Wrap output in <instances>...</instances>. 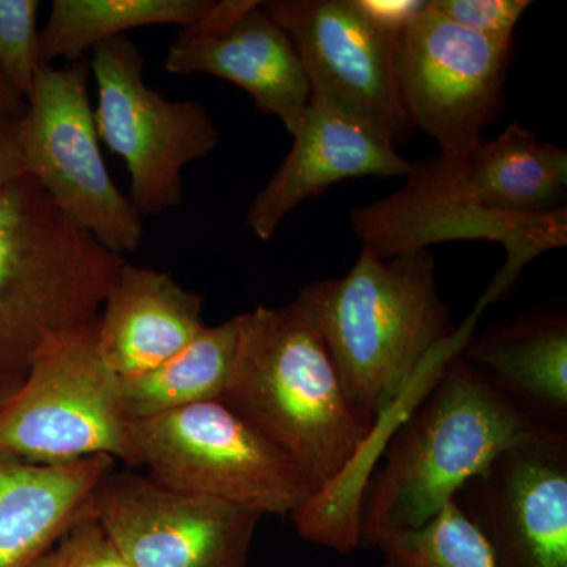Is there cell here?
Wrapping results in <instances>:
<instances>
[{"mask_svg":"<svg viewBox=\"0 0 567 567\" xmlns=\"http://www.w3.org/2000/svg\"><path fill=\"white\" fill-rule=\"evenodd\" d=\"M529 6L528 0H427L440 17L499 41H514V29Z\"/></svg>","mask_w":567,"mask_h":567,"instance_id":"cb8c5ba5","label":"cell"},{"mask_svg":"<svg viewBox=\"0 0 567 567\" xmlns=\"http://www.w3.org/2000/svg\"><path fill=\"white\" fill-rule=\"evenodd\" d=\"M514 41L480 35L427 7L399 32L394 48L399 100L410 125L458 156L483 142L505 104Z\"/></svg>","mask_w":567,"mask_h":567,"instance_id":"30bf717a","label":"cell"},{"mask_svg":"<svg viewBox=\"0 0 567 567\" xmlns=\"http://www.w3.org/2000/svg\"><path fill=\"white\" fill-rule=\"evenodd\" d=\"M0 453L41 465L107 457L140 466L121 377L100 353L96 323L35 358L0 409Z\"/></svg>","mask_w":567,"mask_h":567,"instance_id":"5b68a950","label":"cell"},{"mask_svg":"<svg viewBox=\"0 0 567 567\" xmlns=\"http://www.w3.org/2000/svg\"><path fill=\"white\" fill-rule=\"evenodd\" d=\"M167 73L208 74L238 85L257 110L292 134L309 103V84L292 40L256 0H221L182 29L163 61Z\"/></svg>","mask_w":567,"mask_h":567,"instance_id":"5bb4252c","label":"cell"},{"mask_svg":"<svg viewBox=\"0 0 567 567\" xmlns=\"http://www.w3.org/2000/svg\"><path fill=\"white\" fill-rule=\"evenodd\" d=\"M290 136L289 155L246 213V226L262 241L275 237L298 205L320 196L334 183L354 177H405L412 167L385 134L319 89H309L308 107Z\"/></svg>","mask_w":567,"mask_h":567,"instance_id":"9a60e30c","label":"cell"},{"mask_svg":"<svg viewBox=\"0 0 567 567\" xmlns=\"http://www.w3.org/2000/svg\"><path fill=\"white\" fill-rule=\"evenodd\" d=\"M115 465L107 457L41 465L0 453V567H32L91 517L93 495Z\"/></svg>","mask_w":567,"mask_h":567,"instance_id":"e0dca14e","label":"cell"},{"mask_svg":"<svg viewBox=\"0 0 567 567\" xmlns=\"http://www.w3.org/2000/svg\"><path fill=\"white\" fill-rule=\"evenodd\" d=\"M32 567H130L92 516L76 527Z\"/></svg>","mask_w":567,"mask_h":567,"instance_id":"d4e9b609","label":"cell"},{"mask_svg":"<svg viewBox=\"0 0 567 567\" xmlns=\"http://www.w3.org/2000/svg\"><path fill=\"white\" fill-rule=\"evenodd\" d=\"M18 118L0 115V188L25 175L18 140Z\"/></svg>","mask_w":567,"mask_h":567,"instance_id":"4316f807","label":"cell"},{"mask_svg":"<svg viewBox=\"0 0 567 567\" xmlns=\"http://www.w3.org/2000/svg\"><path fill=\"white\" fill-rule=\"evenodd\" d=\"M330 354L350 405L375 435L402 420L472 341L480 312L456 330L429 249L377 256L361 249L342 278L295 298Z\"/></svg>","mask_w":567,"mask_h":567,"instance_id":"6da1fadb","label":"cell"},{"mask_svg":"<svg viewBox=\"0 0 567 567\" xmlns=\"http://www.w3.org/2000/svg\"><path fill=\"white\" fill-rule=\"evenodd\" d=\"M24 377L25 374H20V372L7 371V369L0 368V409L10 401L11 395L20 388Z\"/></svg>","mask_w":567,"mask_h":567,"instance_id":"f1b7e54d","label":"cell"},{"mask_svg":"<svg viewBox=\"0 0 567 567\" xmlns=\"http://www.w3.org/2000/svg\"><path fill=\"white\" fill-rule=\"evenodd\" d=\"M405 178L398 193L352 213L354 235L363 248L383 259L451 240L505 246L506 262L477 300V312L505 297L537 256L566 246V207L537 216L491 210L466 181L462 155H440L412 164Z\"/></svg>","mask_w":567,"mask_h":567,"instance_id":"52a82bcc","label":"cell"},{"mask_svg":"<svg viewBox=\"0 0 567 567\" xmlns=\"http://www.w3.org/2000/svg\"><path fill=\"white\" fill-rule=\"evenodd\" d=\"M462 357L536 424L567 423V319L533 312L470 341Z\"/></svg>","mask_w":567,"mask_h":567,"instance_id":"ac0fdd59","label":"cell"},{"mask_svg":"<svg viewBox=\"0 0 567 567\" xmlns=\"http://www.w3.org/2000/svg\"><path fill=\"white\" fill-rule=\"evenodd\" d=\"M89 78L85 59L62 69L43 63L25 95L18 140L25 175L71 221L123 256L141 248L144 227L104 163Z\"/></svg>","mask_w":567,"mask_h":567,"instance_id":"ba28073f","label":"cell"},{"mask_svg":"<svg viewBox=\"0 0 567 567\" xmlns=\"http://www.w3.org/2000/svg\"><path fill=\"white\" fill-rule=\"evenodd\" d=\"M140 466L174 491L292 517L317 494L312 481L223 401L132 421Z\"/></svg>","mask_w":567,"mask_h":567,"instance_id":"8992f818","label":"cell"},{"mask_svg":"<svg viewBox=\"0 0 567 567\" xmlns=\"http://www.w3.org/2000/svg\"><path fill=\"white\" fill-rule=\"evenodd\" d=\"M89 66L96 132L125 163L133 210L142 219L182 207L183 171L219 144L210 114L199 102H171L148 87L144 55L130 37L99 44Z\"/></svg>","mask_w":567,"mask_h":567,"instance_id":"9c48e42d","label":"cell"},{"mask_svg":"<svg viewBox=\"0 0 567 567\" xmlns=\"http://www.w3.org/2000/svg\"><path fill=\"white\" fill-rule=\"evenodd\" d=\"M454 502L496 567H567V434L539 425L458 488Z\"/></svg>","mask_w":567,"mask_h":567,"instance_id":"7c38bea8","label":"cell"},{"mask_svg":"<svg viewBox=\"0 0 567 567\" xmlns=\"http://www.w3.org/2000/svg\"><path fill=\"white\" fill-rule=\"evenodd\" d=\"M241 315L207 327L166 363L121 379L123 406L132 421L152 420L175 410L221 401L240 347Z\"/></svg>","mask_w":567,"mask_h":567,"instance_id":"ffe728a7","label":"cell"},{"mask_svg":"<svg viewBox=\"0 0 567 567\" xmlns=\"http://www.w3.org/2000/svg\"><path fill=\"white\" fill-rule=\"evenodd\" d=\"M357 6L380 28L399 33L424 10L425 0H357Z\"/></svg>","mask_w":567,"mask_h":567,"instance_id":"484cf974","label":"cell"},{"mask_svg":"<svg viewBox=\"0 0 567 567\" xmlns=\"http://www.w3.org/2000/svg\"><path fill=\"white\" fill-rule=\"evenodd\" d=\"M382 567H496L484 537L454 499L424 527L377 544Z\"/></svg>","mask_w":567,"mask_h":567,"instance_id":"7402d4cb","label":"cell"},{"mask_svg":"<svg viewBox=\"0 0 567 567\" xmlns=\"http://www.w3.org/2000/svg\"><path fill=\"white\" fill-rule=\"evenodd\" d=\"M292 40L309 89H319L399 144L410 123L399 100L394 48L399 33L380 28L357 0L260 2Z\"/></svg>","mask_w":567,"mask_h":567,"instance_id":"4fadbf2b","label":"cell"},{"mask_svg":"<svg viewBox=\"0 0 567 567\" xmlns=\"http://www.w3.org/2000/svg\"><path fill=\"white\" fill-rule=\"evenodd\" d=\"M91 516L130 567H246L262 514L112 470Z\"/></svg>","mask_w":567,"mask_h":567,"instance_id":"8fae6325","label":"cell"},{"mask_svg":"<svg viewBox=\"0 0 567 567\" xmlns=\"http://www.w3.org/2000/svg\"><path fill=\"white\" fill-rule=\"evenodd\" d=\"M215 6V0H55L41 29L44 63H74L99 44L148 25L185 29Z\"/></svg>","mask_w":567,"mask_h":567,"instance_id":"44dd1931","label":"cell"},{"mask_svg":"<svg viewBox=\"0 0 567 567\" xmlns=\"http://www.w3.org/2000/svg\"><path fill=\"white\" fill-rule=\"evenodd\" d=\"M240 347L221 401L274 443L330 498L354 484L375 435L342 390L322 339L297 301L241 315Z\"/></svg>","mask_w":567,"mask_h":567,"instance_id":"7a4b0ae2","label":"cell"},{"mask_svg":"<svg viewBox=\"0 0 567 567\" xmlns=\"http://www.w3.org/2000/svg\"><path fill=\"white\" fill-rule=\"evenodd\" d=\"M125 265L29 175L0 188V368L25 374L99 320Z\"/></svg>","mask_w":567,"mask_h":567,"instance_id":"277c9868","label":"cell"},{"mask_svg":"<svg viewBox=\"0 0 567 567\" xmlns=\"http://www.w3.org/2000/svg\"><path fill=\"white\" fill-rule=\"evenodd\" d=\"M203 305L167 271L125 262L96 322L103 360L121 379L158 368L204 330Z\"/></svg>","mask_w":567,"mask_h":567,"instance_id":"2e32d148","label":"cell"},{"mask_svg":"<svg viewBox=\"0 0 567 567\" xmlns=\"http://www.w3.org/2000/svg\"><path fill=\"white\" fill-rule=\"evenodd\" d=\"M39 0H0V71L25 100L43 65Z\"/></svg>","mask_w":567,"mask_h":567,"instance_id":"603a6c76","label":"cell"},{"mask_svg":"<svg viewBox=\"0 0 567 567\" xmlns=\"http://www.w3.org/2000/svg\"><path fill=\"white\" fill-rule=\"evenodd\" d=\"M25 110V100L14 91L13 85L0 71V115L20 117Z\"/></svg>","mask_w":567,"mask_h":567,"instance_id":"83f0119b","label":"cell"},{"mask_svg":"<svg viewBox=\"0 0 567 567\" xmlns=\"http://www.w3.org/2000/svg\"><path fill=\"white\" fill-rule=\"evenodd\" d=\"M466 181L491 210L537 216L557 210L567 188V153L520 123L462 155Z\"/></svg>","mask_w":567,"mask_h":567,"instance_id":"d6986e66","label":"cell"},{"mask_svg":"<svg viewBox=\"0 0 567 567\" xmlns=\"http://www.w3.org/2000/svg\"><path fill=\"white\" fill-rule=\"evenodd\" d=\"M461 353L383 442L385 462L365 477L358 505L360 547L424 527L466 481L539 427Z\"/></svg>","mask_w":567,"mask_h":567,"instance_id":"3957f363","label":"cell"}]
</instances>
